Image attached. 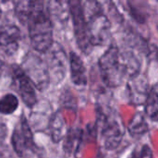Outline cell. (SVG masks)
I'll return each instance as SVG.
<instances>
[{
  "instance_id": "21",
  "label": "cell",
  "mask_w": 158,
  "mask_h": 158,
  "mask_svg": "<svg viewBox=\"0 0 158 158\" xmlns=\"http://www.w3.org/2000/svg\"><path fill=\"white\" fill-rule=\"evenodd\" d=\"M2 65H3V62H2V60H1V59H0V67H1V66H2Z\"/></svg>"
},
{
  "instance_id": "13",
  "label": "cell",
  "mask_w": 158,
  "mask_h": 158,
  "mask_svg": "<svg viewBox=\"0 0 158 158\" xmlns=\"http://www.w3.org/2000/svg\"><path fill=\"white\" fill-rule=\"evenodd\" d=\"M47 131L54 143H59L64 139L67 133L66 121L60 111L54 113L50 117L47 124Z\"/></svg>"
},
{
  "instance_id": "15",
  "label": "cell",
  "mask_w": 158,
  "mask_h": 158,
  "mask_svg": "<svg viewBox=\"0 0 158 158\" xmlns=\"http://www.w3.org/2000/svg\"><path fill=\"white\" fill-rule=\"evenodd\" d=\"M158 94H157V84L155 83L150 87L148 95L144 102V110L145 114L148 116V118L156 122L158 118Z\"/></svg>"
},
{
  "instance_id": "17",
  "label": "cell",
  "mask_w": 158,
  "mask_h": 158,
  "mask_svg": "<svg viewBox=\"0 0 158 158\" xmlns=\"http://www.w3.org/2000/svg\"><path fill=\"white\" fill-rule=\"evenodd\" d=\"M19 107L18 97L13 94H6L0 99V114H13Z\"/></svg>"
},
{
  "instance_id": "1",
  "label": "cell",
  "mask_w": 158,
  "mask_h": 158,
  "mask_svg": "<svg viewBox=\"0 0 158 158\" xmlns=\"http://www.w3.org/2000/svg\"><path fill=\"white\" fill-rule=\"evenodd\" d=\"M29 36L33 49L38 53H45L54 43V25L47 3L41 0L30 1L26 19Z\"/></svg>"
},
{
  "instance_id": "10",
  "label": "cell",
  "mask_w": 158,
  "mask_h": 158,
  "mask_svg": "<svg viewBox=\"0 0 158 158\" xmlns=\"http://www.w3.org/2000/svg\"><path fill=\"white\" fill-rule=\"evenodd\" d=\"M21 33L14 23L6 22L0 25V49L7 56H13L19 47Z\"/></svg>"
},
{
  "instance_id": "5",
  "label": "cell",
  "mask_w": 158,
  "mask_h": 158,
  "mask_svg": "<svg viewBox=\"0 0 158 158\" xmlns=\"http://www.w3.org/2000/svg\"><path fill=\"white\" fill-rule=\"evenodd\" d=\"M20 69L35 89L44 92L49 87L51 81L46 61L37 52H28L22 60Z\"/></svg>"
},
{
  "instance_id": "6",
  "label": "cell",
  "mask_w": 158,
  "mask_h": 158,
  "mask_svg": "<svg viewBox=\"0 0 158 158\" xmlns=\"http://www.w3.org/2000/svg\"><path fill=\"white\" fill-rule=\"evenodd\" d=\"M101 139L106 150H115L121 143L125 130L121 118L115 112L100 113Z\"/></svg>"
},
{
  "instance_id": "20",
  "label": "cell",
  "mask_w": 158,
  "mask_h": 158,
  "mask_svg": "<svg viewBox=\"0 0 158 158\" xmlns=\"http://www.w3.org/2000/svg\"><path fill=\"white\" fill-rule=\"evenodd\" d=\"M97 158H107L106 156H105L104 155H99L98 156H97Z\"/></svg>"
},
{
  "instance_id": "22",
  "label": "cell",
  "mask_w": 158,
  "mask_h": 158,
  "mask_svg": "<svg viewBox=\"0 0 158 158\" xmlns=\"http://www.w3.org/2000/svg\"><path fill=\"white\" fill-rule=\"evenodd\" d=\"M1 15H2V10H1V8H0V18H1Z\"/></svg>"
},
{
  "instance_id": "3",
  "label": "cell",
  "mask_w": 158,
  "mask_h": 158,
  "mask_svg": "<svg viewBox=\"0 0 158 158\" xmlns=\"http://www.w3.org/2000/svg\"><path fill=\"white\" fill-rule=\"evenodd\" d=\"M98 65L102 80L109 88L120 86L124 80L127 79L125 68L120 56V50L115 44H111L100 56Z\"/></svg>"
},
{
  "instance_id": "16",
  "label": "cell",
  "mask_w": 158,
  "mask_h": 158,
  "mask_svg": "<svg viewBox=\"0 0 158 158\" xmlns=\"http://www.w3.org/2000/svg\"><path fill=\"white\" fill-rule=\"evenodd\" d=\"M48 10L51 18L54 16L60 21H66L69 19V2L65 1H51L47 3Z\"/></svg>"
},
{
  "instance_id": "11",
  "label": "cell",
  "mask_w": 158,
  "mask_h": 158,
  "mask_svg": "<svg viewBox=\"0 0 158 158\" xmlns=\"http://www.w3.org/2000/svg\"><path fill=\"white\" fill-rule=\"evenodd\" d=\"M127 87L129 98L131 103L135 105L144 104L150 90L148 81L144 76L139 74L136 77L129 80Z\"/></svg>"
},
{
  "instance_id": "2",
  "label": "cell",
  "mask_w": 158,
  "mask_h": 158,
  "mask_svg": "<svg viewBox=\"0 0 158 158\" xmlns=\"http://www.w3.org/2000/svg\"><path fill=\"white\" fill-rule=\"evenodd\" d=\"M86 19L89 42L93 46H103L111 38V22L98 2L87 1L82 3Z\"/></svg>"
},
{
  "instance_id": "4",
  "label": "cell",
  "mask_w": 158,
  "mask_h": 158,
  "mask_svg": "<svg viewBox=\"0 0 158 158\" xmlns=\"http://www.w3.org/2000/svg\"><path fill=\"white\" fill-rule=\"evenodd\" d=\"M11 143L15 153L20 158H40L41 156V150L34 142L31 128L24 116L20 118L13 130Z\"/></svg>"
},
{
  "instance_id": "7",
  "label": "cell",
  "mask_w": 158,
  "mask_h": 158,
  "mask_svg": "<svg viewBox=\"0 0 158 158\" xmlns=\"http://www.w3.org/2000/svg\"><path fill=\"white\" fill-rule=\"evenodd\" d=\"M69 9L72 19V24L77 44L83 53L89 54L93 47L88 38L87 24L82 4L81 1L78 0L69 1Z\"/></svg>"
},
{
  "instance_id": "18",
  "label": "cell",
  "mask_w": 158,
  "mask_h": 158,
  "mask_svg": "<svg viewBox=\"0 0 158 158\" xmlns=\"http://www.w3.org/2000/svg\"><path fill=\"white\" fill-rule=\"evenodd\" d=\"M29 6H30V1L28 0L15 2L16 15L22 24L26 23V19H27L28 12H29Z\"/></svg>"
},
{
  "instance_id": "12",
  "label": "cell",
  "mask_w": 158,
  "mask_h": 158,
  "mask_svg": "<svg viewBox=\"0 0 158 158\" xmlns=\"http://www.w3.org/2000/svg\"><path fill=\"white\" fill-rule=\"evenodd\" d=\"M69 69H70V79L76 86H84L87 84V74L86 67L81 56L75 52H70L69 54Z\"/></svg>"
},
{
  "instance_id": "8",
  "label": "cell",
  "mask_w": 158,
  "mask_h": 158,
  "mask_svg": "<svg viewBox=\"0 0 158 158\" xmlns=\"http://www.w3.org/2000/svg\"><path fill=\"white\" fill-rule=\"evenodd\" d=\"M45 53L46 57L44 59L48 67L50 81L58 83L64 80L68 70L69 59L66 52L59 44L54 42Z\"/></svg>"
},
{
  "instance_id": "19",
  "label": "cell",
  "mask_w": 158,
  "mask_h": 158,
  "mask_svg": "<svg viewBox=\"0 0 158 158\" xmlns=\"http://www.w3.org/2000/svg\"><path fill=\"white\" fill-rule=\"evenodd\" d=\"M139 153V158H153V151L152 148L145 144L143 145L140 151H138Z\"/></svg>"
},
{
  "instance_id": "14",
  "label": "cell",
  "mask_w": 158,
  "mask_h": 158,
  "mask_svg": "<svg viewBox=\"0 0 158 158\" xmlns=\"http://www.w3.org/2000/svg\"><path fill=\"white\" fill-rule=\"evenodd\" d=\"M128 131L129 133L134 138H140L149 131L147 121L143 113L137 112L133 115L129 122Z\"/></svg>"
},
{
  "instance_id": "9",
  "label": "cell",
  "mask_w": 158,
  "mask_h": 158,
  "mask_svg": "<svg viewBox=\"0 0 158 158\" xmlns=\"http://www.w3.org/2000/svg\"><path fill=\"white\" fill-rule=\"evenodd\" d=\"M12 88L20 97L25 106L33 108L37 104V95L35 88L27 76L24 74L20 67L13 66L11 69Z\"/></svg>"
}]
</instances>
